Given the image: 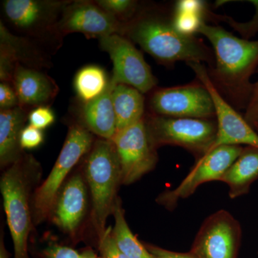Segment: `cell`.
<instances>
[{"label":"cell","instance_id":"d6986e66","mask_svg":"<svg viewBox=\"0 0 258 258\" xmlns=\"http://www.w3.org/2000/svg\"><path fill=\"white\" fill-rule=\"evenodd\" d=\"M257 179L258 148L245 147L220 181L228 186L229 197L236 199L248 194L251 186Z\"/></svg>","mask_w":258,"mask_h":258},{"label":"cell","instance_id":"8fae6325","mask_svg":"<svg viewBox=\"0 0 258 258\" xmlns=\"http://www.w3.org/2000/svg\"><path fill=\"white\" fill-rule=\"evenodd\" d=\"M186 64L192 69L198 81L208 89L215 106L217 133L211 150L222 145H246L258 148L257 132L222 96L210 79L207 68L200 62Z\"/></svg>","mask_w":258,"mask_h":258},{"label":"cell","instance_id":"ba28073f","mask_svg":"<svg viewBox=\"0 0 258 258\" xmlns=\"http://www.w3.org/2000/svg\"><path fill=\"white\" fill-rule=\"evenodd\" d=\"M100 48L109 55L113 62L112 84H124L143 94L151 93L157 86V78L144 55L133 42L122 35H108L99 39Z\"/></svg>","mask_w":258,"mask_h":258},{"label":"cell","instance_id":"277c9868","mask_svg":"<svg viewBox=\"0 0 258 258\" xmlns=\"http://www.w3.org/2000/svg\"><path fill=\"white\" fill-rule=\"evenodd\" d=\"M83 175L92 202L91 222L98 238L106 231L122 184L121 170L111 140L98 139L85 156Z\"/></svg>","mask_w":258,"mask_h":258},{"label":"cell","instance_id":"d4e9b609","mask_svg":"<svg viewBox=\"0 0 258 258\" xmlns=\"http://www.w3.org/2000/svg\"><path fill=\"white\" fill-rule=\"evenodd\" d=\"M95 2L102 9L123 24L132 20L141 7L138 2L133 0H98Z\"/></svg>","mask_w":258,"mask_h":258},{"label":"cell","instance_id":"4dcf8cb0","mask_svg":"<svg viewBox=\"0 0 258 258\" xmlns=\"http://www.w3.org/2000/svg\"><path fill=\"white\" fill-rule=\"evenodd\" d=\"M257 71L258 73V69ZM244 118L252 128L258 125V81L254 83L252 94L245 108Z\"/></svg>","mask_w":258,"mask_h":258},{"label":"cell","instance_id":"836d02e7","mask_svg":"<svg viewBox=\"0 0 258 258\" xmlns=\"http://www.w3.org/2000/svg\"><path fill=\"white\" fill-rule=\"evenodd\" d=\"M81 258H101V256H98V254L94 252L91 248L85 249L84 251L81 253Z\"/></svg>","mask_w":258,"mask_h":258},{"label":"cell","instance_id":"ac0fdd59","mask_svg":"<svg viewBox=\"0 0 258 258\" xmlns=\"http://www.w3.org/2000/svg\"><path fill=\"white\" fill-rule=\"evenodd\" d=\"M28 111L21 106L0 111V166L9 167L23 157L20 137L28 120Z\"/></svg>","mask_w":258,"mask_h":258},{"label":"cell","instance_id":"4316f807","mask_svg":"<svg viewBox=\"0 0 258 258\" xmlns=\"http://www.w3.org/2000/svg\"><path fill=\"white\" fill-rule=\"evenodd\" d=\"M98 249L101 258H128L115 243L111 227H107L103 235L98 238Z\"/></svg>","mask_w":258,"mask_h":258},{"label":"cell","instance_id":"cb8c5ba5","mask_svg":"<svg viewBox=\"0 0 258 258\" xmlns=\"http://www.w3.org/2000/svg\"><path fill=\"white\" fill-rule=\"evenodd\" d=\"M110 81L104 70L90 64L79 70L75 76V91L81 103H88L106 91Z\"/></svg>","mask_w":258,"mask_h":258},{"label":"cell","instance_id":"ffe728a7","mask_svg":"<svg viewBox=\"0 0 258 258\" xmlns=\"http://www.w3.org/2000/svg\"><path fill=\"white\" fill-rule=\"evenodd\" d=\"M0 48L5 49L19 64L40 70L50 66L49 55L29 37L13 35L0 22Z\"/></svg>","mask_w":258,"mask_h":258},{"label":"cell","instance_id":"484cf974","mask_svg":"<svg viewBox=\"0 0 258 258\" xmlns=\"http://www.w3.org/2000/svg\"><path fill=\"white\" fill-rule=\"evenodd\" d=\"M55 115L49 106L37 107L28 115L29 125L44 130L55 122Z\"/></svg>","mask_w":258,"mask_h":258},{"label":"cell","instance_id":"44dd1931","mask_svg":"<svg viewBox=\"0 0 258 258\" xmlns=\"http://www.w3.org/2000/svg\"><path fill=\"white\" fill-rule=\"evenodd\" d=\"M112 101L116 120V132L143 119L145 98L143 93L132 86L118 84L113 86Z\"/></svg>","mask_w":258,"mask_h":258},{"label":"cell","instance_id":"8992f818","mask_svg":"<svg viewBox=\"0 0 258 258\" xmlns=\"http://www.w3.org/2000/svg\"><path fill=\"white\" fill-rule=\"evenodd\" d=\"M94 142L93 134L79 122H73L70 125L66 141L52 170L34 193V225H40L48 219L52 203L61 186L74 166L89 152Z\"/></svg>","mask_w":258,"mask_h":258},{"label":"cell","instance_id":"d6a6232c","mask_svg":"<svg viewBox=\"0 0 258 258\" xmlns=\"http://www.w3.org/2000/svg\"><path fill=\"white\" fill-rule=\"evenodd\" d=\"M0 258H10V253L5 247L4 232L2 228L1 237H0Z\"/></svg>","mask_w":258,"mask_h":258},{"label":"cell","instance_id":"5b68a950","mask_svg":"<svg viewBox=\"0 0 258 258\" xmlns=\"http://www.w3.org/2000/svg\"><path fill=\"white\" fill-rule=\"evenodd\" d=\"M144 120L149 137L157 149L166 145L176 146L199 159L211 150L216 140L215 119L178 118L146 112Z\"/></svg>","mask_w":258,"mask_h":258},{"label":"cell","instance_id":"6da1fadb","mask_svg":"<svg viewBox=\"0 0 258 258\" xmlns=\"http://www.w3.org/2000/svg\"><path fill=\"white\" fill-rule=\"evenodd\" d=\"M122 36L137 43L159 63L215 62L213 50L195 36L182 35L173 25L172 10L156 5L140 7L132 20L123 24Z\"/></svg>","mask_w":258,"mask_h":258},{"label":"cell","instance_id":"1f68e13d","mask_svg":"<svg viewBox=\"0 0 258 258\" xmlns=\"http://www.w3.org/2000/svg\"><path fill=\"white\" fill-rule=\"evenodd\" d=\"M146 247L156 258H198L191 252H179L158 247L154 244L144 243Z\"/></svg>","mask_w":258,"mask_h":258},{"label":"cell","instance_id":"e0dca14e","mask_svg":"<svg viewBox=\"0 0 258 258\" xmlns=\"http://www.w3.org/2000/svg\"><path fill=\"white\" fill-rule=\"evenodd\" d=\"M113 86L110 81L106 91L93 101L81 103L78 113L79 123L93 135L106 140H111L116 133V120L112 101Z\"/></svg>","mask_w":258,"mask_h":258},{"label":"cell","instance_id":"f1b7e54d","mask_svg":"<svg viewBox=\"0 0 258 258\" xmlns=\"http://www.w3.org/2000/svg\"><path fill=\"white\" fill-rule=\"evenodd\" d=\"M18 106H20V101L13 84L1 82L0 83V111L13 109Z\"/></svg>","mask_w":258,"mask_h":258},{"label":"cell","instance_id":"52a82bcc","mask_svg":"<svg viewBox=\"0 0 258 258\" xmlns=\"http://www.w3.org/2000/svg\"><path fill=\"white\" fill-rule=\"evenodd\" d=\"M121 170L122 184L138 181L154 170L159 157L143 119L118 131L111 139Z\"/></svg>","mask_w":258,"mask_h":258},{"label":"cell","instance_id":"e575fe53","mask_svg":"<svg viewBox=\"0 0 258 258\" xmlns=\"http://www.w3.org/2000/svg\"><path fill=\"white\" fill-rule=\"evenodd\" d=\"M253 128L256 131V132H257V133L258 134V125H256L255 126H254Z\"/></svg>","mask_w":258,"mask_h":258},{"label":"cell","instance_id":"83f0119b","mask_svg":"<svg viewBox=\"0 0 258 258\" xmlns=\"http://www.w3.org/2000/svg\"><path fill=\"white\" fill-rule=\"evenodd\" d=\"M44 141L42 131L28 125L24 128L20 137V146L23 150L33 149L40 147Z\"/></svg>","mask_w":258,"mask_h":258},{"label":"cell","instance_id":"4fadbf2b","mask_svg":"<svg viewBox=\"0 0 258 258\" xmlns=\"http://www.w3.org/2000/svg\"><path fill=\"white\" fill-rule=\"evenodd\" d=\"M68 0H5L3 9L10 25L31 37L55 36V29Z\"/></svg>","mask_w":258,"mask_h":258},{"label":"cell","instance_id":"9a60e30c","mask_svg":"<svg viewBox=\"0 0 258 258\" xmlns=\"http://www.w3.org/2000/svg\"><path fill=\"white\" fill-rule=\"evenodd\" d=\"M88 191L83 173H74L59 190L47 220L66 235L76 237L87 213Z\"/></svg>","mask_w":258,"mask_h":258},{"label":"cell","instance_id":"9c48e42d","mask_svg":"<svg viewBox=\"0 0 258 258\" xmlns=\"http://www.w3.org/2000/svg\"><path fill=\"white\" fill-rule=\"evenodd\" d=\"M149 113L178 118L215 119L212 98L200 81L184 86L155 88L148 102Z\"/></svg>","mask_w":258,"mask_h":258},{"label":"cell","instance_id":"3957f363","mask_svg":"<svg viewBox=\"0 0 258 258\" xmlns=\"http://www.w3.org/2000/svg\"><path fill=\"white\" fill-rule=\"evenodd\" d=\"M42 174V166L31 154L3 171L0 189L14 246V258H30L29 236L33 227L32 199Z\"/></svg>","mask_w":258,"mask_h":258},{"label":"cell","instance_id":"d590c367","mask_svg":"<svg viewBox=\"0 0 258 258\" xmlns=\"http://www.w3.org/2000/svg\"><path fill=\"white\" fill-rule=\"evenodd\" d=\"M257 253H258V252H257Z\"/></svg>","mask_w":258,"mask_h":258},{"label":"cell","instance_id":"2e32d148","mask_svg":"<svg viewBox=\"0 0 258 258\" xmlns=\"http://www.w3.org/2000/svg\"><path fill=\"white\" fill-rule=\"evenodd\" d=\"M12 84L18 94L20 106L26 109L49 106L59 92L55 80L40 70L21 64L17 66Z\"/></svg>","mask_w":258,"mask_h":258},{"label":"cell","instance_id":"5bb4252c","mask_svg":"<svg viewBox=\"0 0 258 258\" xmlns=\"http://www.w3.org/2000/svg\"><path fill=\"white\" fill-rule=\"evenodd\" d=\"M123 23L110 15L96 2L70 1L66 5L55 29L60 40L70 33H82L88 38L98 39L108 35H122Z\"/></svg>","mask_w":258,"mask_h":258},{"label":"cell","instance_id":"30bf717a","mask_svg":"<svg viewBox=\"0 0 258 258\" xmlns=\"http://www.w3.org/2000/svg\"><path fill=\"white\" fill-rule=\"evenodd\" d=\"M243 147L222 145L212 149L196 164L175 189H167L157 197L158 205L172 211L180 200L189 198L199 186L210 181H220L222 176L240 156Z\"/></svg>","mask_w":258,"mask_h":258},{"label":"cell","instance_id":"7402d4cb","mask_svg":"<svg viewBox=\"0 0 258 258\" xmlns=\"http://www.w3.org/2000/svg\"><path fill=\"white\" fill-rule=\"evenodd\" d=\"M209 13L206 2L180 0L176 2L172 9L173 25L182 35L195 36Z\"/></svg>","mask_w":258,"mask_h":258},{"label":"cell","instance_id":"603a6c76","mask_svg":"<svg viewBox=\"0 0 258 258\" xmlns=\"http://www.w3.org/2000/svg\"><path fill=\"white\" fill-rule=\"evenodd\" d=\"M115 225L112 229V236L115 243L128 258H156L134 235L127 223L125 211L118 198L113 208Z\"/></svg>","mask_w":258,"mask_h":258},{"label":"cell","instance_id":"f546056e","mask_svg":"<svg viewBox=\"0 0 258 258\" xmlns=\"http://www.w3.org/2000/svg\"><path fill=\"white\" fill-rule=\"evenodd\" d=\"M42 258H81V254L68 246L53 242L42 249Z\"/></svg>","mask_w":258,"mask_h":258},{"label":"cell","instance_id":"7a4b0ae2","mask_svg":"<svg viewBox=\"0 0 258 258\" xmlns=\"http://www.w3.org/2000/svg\"><path fill=\"white\" fill-rule=\"evenodd\" d=\"M198 33L206 37L213 48L215 62L208 73L215 87L232 106L246 108L254 86L250 78L258 69V40L239 38L206 22Z\"/></svg>","mask_w":258,"mask_h":258},{"label":"cell","instance_id":"7c38bea8","mask_svg":"<svg viewBox=\"0 0 258 258\" xmlns=\"http://www.w3.org/2000/svg\"><path fill=\"white\" fill-rule=\"evenodd\" d=\"M241 240L240 222L230 212L220 210L205 219L190 252L198 258H237Z\"/></svg>","mask_w":258,"mask_h":258}]
</instances>
